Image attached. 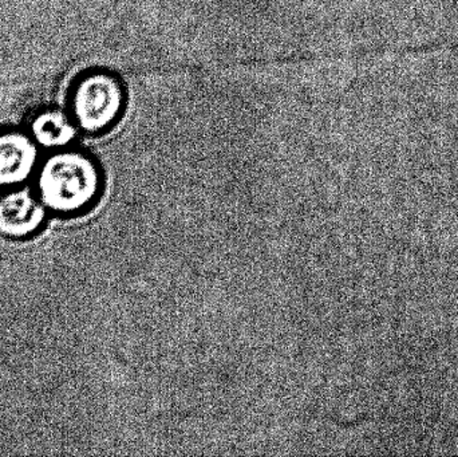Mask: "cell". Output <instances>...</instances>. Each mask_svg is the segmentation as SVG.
Returning a JSON list of instances; mask_svg holds the SVG:
<instances>
[{
  "label": "cell",
  "mask_w": 458,
  "mask_h": 457,
  "mask_svg": "<svg viewBox=\"0 0 458 457\" xmlns=\"http://www.w3.org/2000/svg\"><path fill=\"white\" fill-rule=\"evenodd\" d=\"M104 188L101 168L93 157L78 150L50 156L38 173V196L46 208L61 215L88 211Z\"/></svg>",
  "instance_id": "obj_1"
},
{
  "label": "cell",
  "mask_w": 458,
  "mask_h": 457,
  "mask_svg": "<svg viewBox=\"0 0 458 457\" xmlns=\"http://www.w3.org/2000/svg\"><path fill=\"white\" fill-rule=\"evenodd\" d=\"M126 93L117 75L93 72L83 75L72 96V117L86 133L109 131L125 109Z\"/></svg>",
  "instance_id": "obj_2"
},
{
  "label": "cell",
  "mask_w": 458,
  "mask_h": 457,
  "mask_svg": "<svg viewBox=\"0 0 458 457\" xmlns=\"http://www.w3.org/2000/svg\"><path fill=\"white\" fill-rule=\"evenodd\" d=\"M46 219V207L29 190H13L0 195V235L23 239L34 235Z\"/></svg>",
  "instance_id": "obj_3"
},
{
  "label": "cell",
  "mask_w": 458,
  "mask_h": 457,
  "mask_svg": "<svg viewBox=\"0 0 458 457\" xmlns=\"http://www.w3.org/2000/svg\"><path fill=\"white\" fill-rule=\"evenodd\" d=\"M38 161L34 140L21 131L0 133V185L13 187L26 182Z\"/></svg>",
  "instance_id": "obj_4"
},
{
  "label": "cell",
  "mask_w": 458,
  "mask_h": 457,
  "mask_svg": "<svg viewBox=\"0 0 458 457\" xmlns=\"http://www.w3.org/2000/svg\"><path fill=\"white\" fill-rule=\"evenodd\" d=\"M32 137L46 148H61L74 140L77 131L72 121L61 110L40 112L31 123Z\"/></svg>",
  "instance_id": "obj_5"
}]
</instances>
